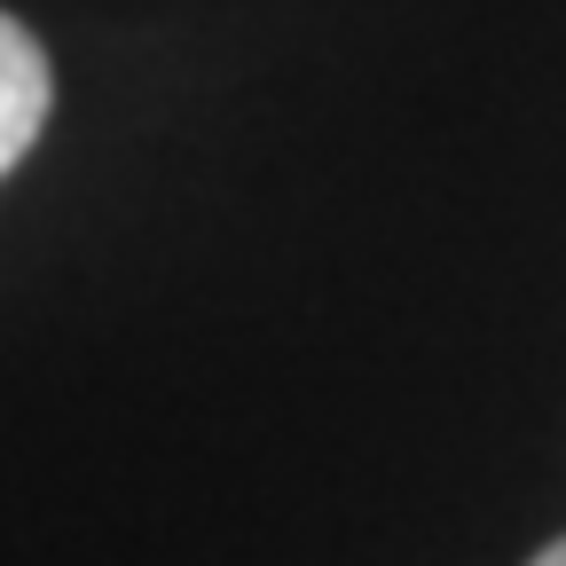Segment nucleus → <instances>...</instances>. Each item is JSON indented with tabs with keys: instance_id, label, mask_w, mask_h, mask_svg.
<instances>
[{
	"instance_id": "1",
	"label": "nucleus",
	"mask_w": 566,
	"mask_h": 566,
	"mask_svg": "<svg viewBox=\"0 0 566 566\" xmlns=\"http://www.w3.org/2000/svg\"><path fill=\"white\" fill-rule=\"evenodd\" d=\"M48 103H55V80H48L40 40H32L17 17H0V174H9L32 142H40Z\"/></svg>"
},
{
	"instance_id": "2",
	"label": "nucleus",
	"mask_w": 566,
	"mask_h": 566,
	"mask_svg": "<svg viewBox=\"0 0 566 566\" xmlns=\"http://www.w3.org/2000/svg\"><path fill=\"white\" fill-rule=\"evenodd\" d=\"M527 566H566V535H558V543H551V551H535V558H527Z\"/></svg>"
}]
</instances>
